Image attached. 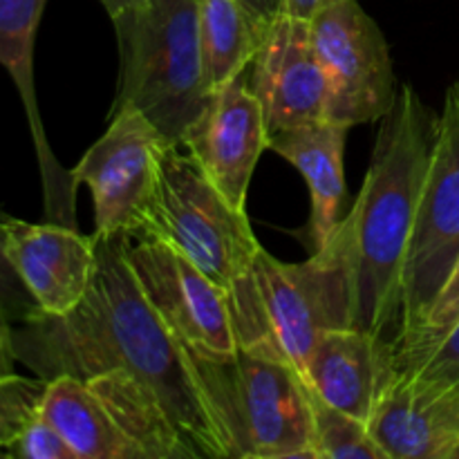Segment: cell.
<instances>
[{
  "instance_id": "14",
  "label": "cell",
  "mask_w": 459,
  "mask_h": 459,
  "mask_svg": "<svg viewBox=\"0 0 459 459\" xmlns=\"http://www.w3.org/2000/svg\"><path fill=\"white\" fill-rule=\"evenodd\" d=\"M388 459H455L459 448V385L397 375L368 420Z\"/></svg>"
},
{
  "instance_id": "5",
  "label": "cell",
  "mask_w": 459,
  "mask_h": 459,
  "mask_svg": "<svg viewBox=\"0 0 459 459\" xmlns=\"http://www.w3.org/2000/svg\"><path fill=\"white\" fill-rule=\"evenodd\" d=\"M193 361L231 459H316L312 390L296 368L247 348Z\"/></svg>"
},
{
  "instance_id": "20",
  "label": "cell",
  "mask_w": 459,
  "mask_h": 459,
  "mask_svg": "<svg viewBox=\"0 0 459 459\" xmlns=\"http://www.w3.org/2000/svg\"><path fill=\"white\" fill-rule=\"evenodd\" d=\"M197 27L209 92L249 70L267 34L238 0H197Z\"/></svg>"
},
{
  "instance_id": "13",
  "label": "cell",
  "mask_w": 459,
  "mask_h": 459,
  "mask_svg": "<svg viewBox=\"0 0 459 459\" xmlns=\"http://www.w3.org/2000/svg\"><path fill=\"white\" fill-rule=\"evenodd\" d=\"M4 249L22 282L48 316L72 312L97 272V236L58 222L31 224L9 218Z\"/></svg>"
},
{
  "instance_id": "16",
  "label": "cell",
  "mask_w": 459,
  "mask_h": 459,
  "mask_svg": "<svg viewBox=\"0 0 459 459\" xmlns=\"http://www.w3.org/2000/svg\"><path fill=\"white\" fill-rule=\"evenodd\" d=\"M397 375L393 341L359 327H339L323 332L303 377L323 402L368 421Z\"/></svg>"
},
{
  "instance_id": "3",
  "label": "cell",
  "mask_w": 459,
  "mask_h": 459,
  "mask_svg": "<svg viewBox=\"0 0 459 459\" xmlns=\"http://www.w3.org/2000/svg\"><path fill=\"white\" fill-rule=\"evenodd\" d=\"M227 299L238 345L281 359L300 375L323 332L352 327L350 276L334 236L305 263H281L260 247Z\"/></svg>"
},
{
  "instance_id": "17",
  "label": "cell",
  "mask_w": 459,
  "mask_h": 459,
  "mask_svg": "<svg viewBox=\"0 0 459 459\" xmlns=\"http://www.w3.org/2000/svg\"><path fill=\"white\" fill-rule=\"evenodd\" d=\"M348 126L330 119L294 126L269 134L267 148L290 161L309 186V220L305 242L309 254L327 245L336 231L345 200V139Z\"/></svg>"
},
{
  "instance_id": "30",
  "label": "cell",
  "mask_w": 459,
  "mask_h": 459,
  "mask_svg": "<svg viewBox=\"0 0 459 459\" xmlns=\"http://www.w3.org/2000/svg\"><path fill=\"white\" fill-rule=\"evenodd\" d=\"M99 3H101V7L106 9L108 16L115 18V16H121V13L130 12V9L143 7V4H148L151 0H99Z\"/></svg>"
},
{
  "instance_id": "9",
  "label": "cell",
  "mask_w": 459,
  "mask_h": 459,
  "mask_svg": "<svg viewBox=\"0 0 459 459\" xmlns=\"http://www.w3.org/2000/svg\"><path fill=\"white\" fill-rule=\"evenodd\" d=\"M327 81V119L354 128L388 115L399 88L384 31L359 0H339L309 18Z\"/></svg>"
},
{
  "instance_id": "28",
  "label": "cell",
  "mask_w": 459,
  "mask_h": 459,
  "mask_svg": "<svg viewBox=\"0 0 459 459\" xmlns=\"http://www.w3.org/2000/svg\"><path fill=\"white\" fill-rule=\"evenodd\" d=\"M16 352H13L12 325L0 323V377L16 375Z\"/></svg>"
},
{
  "instance_id": "8",
  "label": "cell",
  "mask_w": 459,
  "mask_h": 459,
  "mask_svg": "<svg viewBox=\"0 0 459 459\" xmlns=\"http://www.w3.org/2000/svg\"><path fill=\"white\" fill-rule=\"evenodd\" d=\"M166 146L170 143L137 108L112 106L106 133L72 169L76 186L85 184L92 193L99 238L146 231Z\"/></svg>"
},
{
  "instance_id": "15",
  "label": "cell",
  "mask_w": 459,
  "mask_h": 459,
  "mask_svg": "<svg viewBox=\"0 0 459 459\" xmlns=\"http://www.w3.org/2000/svg\"><path fill=\"white\" fill-rule=\"evenodd\" d=\"M48 0H0V65L7 70L21 94L22 110L30 124L40 184H43L45 218L49 222L76 229V184L54 155L45 134L34 85V43Z\"/></svg>"
},
{
  "instance_id": "21",
  "label": "cell",
  "mask_w": 459,
  "mask_h": 459,
  "mask_svg": "<svg viewBox=\"0 0 459 459\" xmlns=\"http://www.w3.org/2000/svg\"><path fill=\"white\" fill-rule=\"evenodd\" d=\"M312 429L316 459H388L372 437L368 421L330 406L314 393Z\"/></svg>"
},
{
  "instance_id": "18",
  "label": "cell",
  "mask_w": 459,
  "mask_h": 459,
  "mask_svg": "<svg viewBox=\"0 0 459 459\" xmlns=\"http://www.w3.org/2000/svg\"><path fill=\"white\" fill-rule=\"evenodd\" d=\"M108 408L121 433L142 459H195L155 390L124 370H106L83 379Z\"/></svg>"
},
{
  "instance_id": "1",
  "label": "cell",
  "mask_w": 459,
  "mask_h": 459,
  "mask_svg": "<svg viewBox=\"0 0 459 459\" xmlns=\"http://www.w3.org/2000/svg\"><path fill=\"white\" fill-rule=\"evenodd\" d=\"M12 341L18 361L43 381L130 372L155 390L195 459H231L195 361L137 285L124 236H97V272L72 312L13 325Z\"/></svg>"
},
{
  "instance_id": "7",
  "label": "cell",
  "mask_w": 459,
  "mask_h": 459,
  "mask_svg": "<svg viewBox=\"0 0 459 459\" xmlns=\"http://www.w3.org/2000/svg\"><path fill=\"white\" fill-rule=\"evenodd\" d=\"M459 258V76L448 85L437 119L415 231L402 281V323L394 345L429 314Z\"/></svg>"
},
{
  "instance_id": "27",
  "label": "cell",
  "mask_w": 459,
  "mask_h": 459,
  "mask_svg": "<svg viewBox=\"0 0 459 459\" xmlns=\"http://www.w3.org/2000/svg\"><path fill=\"white\" fill-rule=\"evenodd\" d=\"M249 12V16L267 30L282 13V0H238Z\"/></svg>"
},
{
  "instance_id": "4",
  "label": "cell",
  "mask_w": 459,
  "mask_h": 459,
  "mask_svg": "<svg viewBox=\"0 0 459 459\" xmlns=\"http://www.w3.org/2000/svg\"><path fill=\"white\" fill-rule=\"evenodd\" d=\"M119 45L115 106L137 108L170 146H182L209 101L197 0H151L110 18Z\"/></svg>"
},
{
  "instance_id": "24",
  "label": "cell",
  "mask_w": 459,
  "mask_h": 459,
  "mask_svg": "<svg viewBox=\"0 0 459 459\" xmlns=\"http://www.w3.org/2000/svg\"><path fill=\"white\" fill-rule=\"evenodd\" d=\"M12 215L0 213V323L7 325H21V323L39 318L40 307L34 296L30 294L22 282L21 273L13 267L7 249H4V231Z\"/></svg>"
},
{
  "instance_id": "31",
  "label": "cell",
  "mask_w": 459,
  "mask_h": 459,
  "mask_svg": "<svg viewBox=\"0 0 459 459\" xmlns=\"http://www.w3.org/2000/svg\"><path fill=\"white\" fill-rule=\"evenodd\" d=\"M455 459H459V448H457V455H455Z\"/></svg>"
},
{
  "instance_id": "10",
  "label": "cell",
  "mask_w": 459,
  "mask_h": 459,
  "mask_svg": "<svg viewBox=\"0 0 459 459\" xmlns=\"http://www.w3.org/2000/svg\"><path fill=\"white\" fill-rule=\"evenodd\" d=\"M137 285L179 343L197 359L231 357L238 345L227 291L152 233L124 236Z\"/></svg>"
},
{
  "instance_id": "23",
  "label": "cell",
  "mask_w": 459,
  "mask_h": 459,
  "mask_svg": "<svg viewBox=\"0 0 459 459\" xmlns=\"http://www.w3.org/2000/svg\"><path fill=\"white\" fill-rule=\"evenodd\" d=\"M48 381L30 377L9 375L0 377V455H7V448L21 435L27 421L39 412Z\"/></svg>"
},
{
  "instance_id": "25",
  "label": "cell",
  "mask_w": 459,
  "mask_h": 459,
  "mask_svg": "<svg viewBox=\"0 0 459 459\" xmlns=\"http://www.w3.org/2000/svg\"><path fill=\"white\" fill-rule=\"evenodd\" d=\"M7 455L21 459H76L61 433L40 412L27 421L21 435L7 448Z\"/></svg>"
},
{
  "instance_id": "29",
  "label": "cell",
  "mask_w": 459,
  "mask_h": 459,
  "mask_svg": "<svg viewBox=\"0 0 459 459\" xmlns=\"http://www.w3.org/2000/svg\"><path fill=\"white\" fill-rule=\"evenodd\" d=\"M339 3V0H282V13H290V16H299L309 21L312 16H316L321 9L330 7V4Z\"/></svg>"
},
{
  "instance_id": "22",
  "label": "cell",
  "mask_w": 459,
  "mask_h": 459,
  "mask_svg": "<svg viewBox=\"0 0 459 459\" xmlns=\"http://www.w3.org/2000/svg\"><path fill=\"white\" fill-rule=\"evenodd\" d=\"M459 323V258L439 290L437 299L430 305L421 325L406 341L394 345L399 375H412L424 366L426 359L439 348L444 339Z\"/></svg>"
},
{
  "instance_id": "26",
  "label": "cell",
  "mask_w": 459,
  "mask_h": 459,
  "mask_svg": "<svg viewBox=\"0 0 459 459\" xmlns=\"http://www.w3.org/2000/svg\"><path fill=\"white\" fill-rule=\"evenodd\" d=\"M415 377L444 385H459V323L451 334L439 343V348L424 361Z\"/></svg>"
},
{
  "instance_id": "12",
  "label": "cell",
  "mask_w": 459,
  "mask_h": 459,
  "mask_svg": "<svg viewBox=\"0 0 459 459\" xmlns=\"http://www.w3.org/2000/svg\"><path fill=\"white\" fill-rule=\"evenodd\" d=\"M249 85L263 108L269 134L327 119V81L309 21L281 13L267 27L251 61Z\"/></svg>"
},
{
  "instance_id": "2",
  "label": "cell",
  "mask_w": 459,
  "mask_h": 459,
  "mask_svg": "<svg viewBox=\"0 0 459 459\" xmlns=\"http://www.w3.org/2000/svg\"><path fill=\"white\" fill-rule=\"evenodd\" d=\"M439 117L411 83L379 119L361 193L332 236L352 294V327L393 341L402 323V281Z\"/></svg>"
},
{
  "instance_id": "11",
  "label": "cell",
  "mask_w": 459,
  "mask_h": 459,
  "mask_svg": "<svg viewBox=\"0 0 459 459\" xmlns=\"http://www.w3.org/2000/svg\"><path fill=\"white\" fill-rule=\"evenodd\" d=\"M267 143L263 108L249 85V70H245L209 94L182 148L238 211H247L251 178Z\"/></svg>"
},
{
  "instance_id": "6",
  "label": "cell",
  "mask_w": 459,
  "mask_h": 459,
  "mask_svg": "<svg viewBox=\"0 0 459 459\" xmlns=\"http://www.w3.org/2000/svg\"><path fill=\"white\" fill-rule=\"evenodd\" d=\"M143 233L182 251L224 291L231 290L263 247L247 211H238L182 146H166L161 155L155 202Z\"/></svg>"
},
{
  "instance_id": "19",
  "label": "cell",
  "mask_w": 459,
  "mask_h": 459,
  "mask_svg": "<svg viewBox=\"0 0 459 459\" xmlns=\"http://www.w3.org/2000/svg\"><path fill=\"white\" fill-rule=\"evenodd\" d=\"M39 412L61 433L76 459H142L83 379L70 375L49 379Z\"/></svg>"
}]
</instances>
